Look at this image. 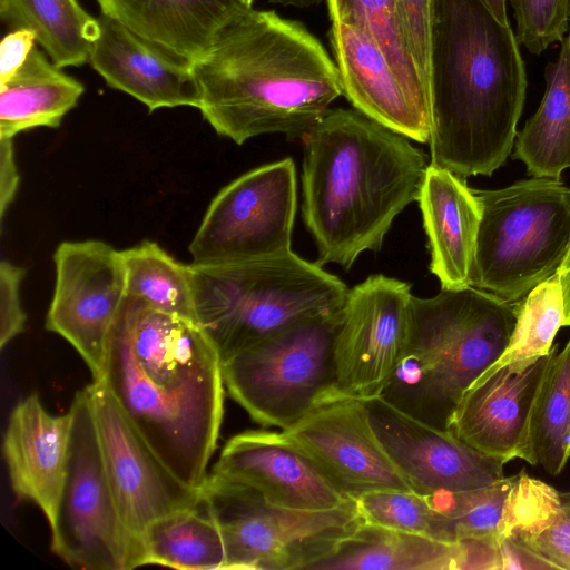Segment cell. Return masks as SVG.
<instances>
[{"label": "cell", "instance_id": "cell-1", "mask_svg": "<svg viewBox=\"0 0 570 570\" xmlns=\"http://www.w3.org/2000/svg\"><path fill=\"white\" fill-rule=\"evenodd\" d=\"M98 381L185 485L202 491L224 415L222 358L190 320L127 296Z\"/></svg>", "mask_w": 570, "mask_h": 570}, {"label": "cell", "instance_id": "cell-30", "mask_svg": "<svg viewBox=\"0 0 570 570\" xmlns=\"http://www.w3.org/2000/svg\"><path fill=\"white\" fill-rule=\"evenodd\" d=\"M570 459V338L553 353L530 410L521 460L558 476Z\"/></svg>", "mask_w": 570, "mask_h": 570}, {"label": "cell", "instance_id": "cell-10", "mask_svg": "<svg viewBox=\"0 0 570 570\" xmlns=\"http://www.w3.org/2000/svg\"><path fill=\"white\" fill-rule=\"evenodd\" d=\"M70 409L73 424L65 484L51 530V550L71 567L130 570L140 567V546L118 513L107 480L87 389Z\"/></svg>", "mask_w": 570, "mask_h": 570}, {"label": "cell", "instance_id": "cell-40", "mask_svg": "<svg viewBox=\"0 0 570 570\" xmlns=\"http://www.w3.org/2000/svg\"><path fill=\"white\" fill-rule=\"evenodd\" d=\"M19 173L14 159L13 139L0 138V217L13 202L19 187Z\"/></svg>", "mask_w": 570, "mask_h": 570}, {"label": "cell", "instance_id": "cell-19", "mask_svg": "<svg viewBox=\"0 0 570 570\" xmlns=\"http://www.w3.org/2000/svg\"><path fill=\"white\" fill-rule=\"evenodd\" d=\"M98 24L88 62L110 87L132 96L150 112L178 106L199 108L194 61L106 14H100Z\"/></svg>", "mask_w": 570, "mask_h": 570}, {"label": "cell", "instance_id": "cell-16", "mask_svg": "<svg viewBox=\"0 0 570 570\" xmlns=\"http://www.w3.org/2000/svg\"><path fill=\"white\" fill-rule=\"evenodd\" d=\"M372 429L413 492L431 495L490 485L503 463L474 450L450 431L426 424L381 396L363 400Z\"/></svg>", "mask_w": 570, "mask_h": 570}, {"label": "cell", "instance_id": "cell-7", "mask_svg": "<svg viewBox=\"0 0 570 570\" xmlns=\"http://www.w3.org/2000/svg\"><path fill=\"white\" fill-rule=\"evenodd\" d=\"M481 208L472 286L519 303L557 274L570 246V188L533 177L473 189Z\"/></svg>", "mask_w": 570, "mask_h": 570}, {"label": "cell", "instance_id": "cell-26", "mask_svg": "<svg viewBox=\"0 0 570 570\" xmlns=\"http://www.w3.org/2000/svg\"><path fill=\"white\" fill-rule=\"evenodd\" d=\"M544 68L546 91L537 111L517 134L513 159L529 175L561 180L570 168V35Z\"/></svg>", "mask_w": 570, "mask_h": 570}, {"label": "cell", "instance_id": "cell-38", "mask_svg": "<svg viewBox=\"0 0 570 570\" xmlns=\"http://www.w3.org/2000/svg\"><path fill=\"white\" fill-rule=\"evenodd\" d=\"M26 274L23 267L10 262L0 263V347L3 348L26 324L27 315L20 302V285Z\"/></svg>", "mask_w": 570, "mask_h": 570}, {"label": "cell", "instance_id": "cell-18", "mask_svg": "<svg viewBox=\"0 0 570 570\" xmlns=\"http://www.w3.org/2000/svg\"><path fill=\"white\" fill-rule=\"evenodd\" d=\"M557 350L524 367L484 371L462 395L449 431L503 464L521 459L532 402Z\"/></svg>", "mask_w": 570, "mask_h": 570}, {"label": "cell", "instance_id": "cell-12", "mask_svg": "<svg viewBox=\"0 0 570 570\" xmlns=\"http://www.w3.org/2000/svg\"><path fill=\"white\" fill-rule=\"evenodd\" d=\"M412 296L409 283L381 274L348 289L334 346L338 396H381L409 340Z\"/></svg>", "mask_w": 570, "mask_h": 570}, {"label": "cell", "instance_id": "cell-20", "mask_svg": "<svg viewBox=\"0 0 570 570\" xmlns=\"http://www.w3.org/2000/svg\"><path fill=\"white\" fill-rule=\"evenodd\" d=\"M328 40L343 96L381 125L417 142H429L428 107L406 90L382 49L353 24L332 21Z\"/></svg>", "mask_w": 570, "mask_h": 570}, {"label": "cell", "instance_id": "cell-41", "mask_svg": "<svg viewBox=\"0 0 570 570\" xmlns=\"http://www.w3.org/2000/svg\"><path fill=\"white\" fill-rule=\"evenodd\" d=\"M564 304L563 326H570V246L557 272Z\"/></svg>", "mask_w": 570, "mask_h": 570}, {"label": "cell", "instance_id": "cell-29", "mask_svg": "<svg viewBox=\"0 0 570 570\" xmlns=\"http://www.w3.org/2000/svg\"><path fill=\"white\" fill-rule=\"evenodd\" d=\"M225 562L220 530L203 501L153 521L140 537V566L216 570Z\"/></svg>", "mask_w": 570, "mask_h": 570}, {"label": "cell", "instance_id": "cell-11", "mask_svg": "<svg viewBox=\"0 0 570 570\" xmlns=\"http://www.w3.org/2000/svg\"><path fill=\"white\" fill-rule=\"evenodd\" d=\"M296 209L292 158L243 174L210 202L188 247L191 264L239 263L292 250Z\"/></svg>", "mask_w": 570, "mask_h": 570}, {"label": "cell", "instance_id": "cell-14", "mask_svg": "<svg viewBox=\"0 0 570 570\" xmlns=\"http://www.w3.org/2000/svg\"><path fill=\"white\" fill-rule=\"evenodd\" d=\"M104 470L122 523L140 546L153 521L202 501V491L174 476L98 380L86 386Z\"/></svg>", "mask_w": 570, "mask_h": 570}, {"label": "cell", "instance_id": "cell-31", "mask_svg": "<svg viewBox=\"0 0 570 570\" xmlns=\"http://www.w3.org/2000/svg\"><path fill=\"white\" fill-rule=\"evenodd\" d=\"M127 296L196 322L190 264L176 261L157 243L144 240L121 250Z\"/></svg>", "mask_w": 570, "mask_h": 570}, {"label": "cell", "instance_id": "cell-36", "mask_svg": "<svg viewBox=\"0 0 570 570\" xmlns=\"http://www.w3.org/2000/svg\"><path fill=\"white\" fill-rule=\"evenodd\" d=\"M517 23L515 38L532 55L561 42L570 27V0H509Z\"/></svg>", "mask_w": 570, "mask_h": 570}, {"label": "cell", "instance_id": "cell-25", "mask_svg": "<svg viewBox=\"0 0 570 570\" xmlns=\"http://www.w3.org/2000/svg\"><path fill=\"white\" fill-rule=\"evenodd\" d=\"M83 85L36 46L22 67L0 85V138L36 127L58 128L76 107Z\"/></svg>", "mask_w": 570, "mask_h": 570}, {"label": "cell", "instance_id": "cell-43", "mask_svg": "<svg viewBox=\"0 0 570 570\" xmlns=\"http://www.w3.org/2000/svg\"><path fill=\"white\" fill-rule=\"evenodd\" d=\"M562 499L564 502L570 507V491L561 493Z\"/></svg>", "mask_w": 570, "mask_h": 570}, {"label": "cell", "instance_id": "cell-4", "mask_svg": "<svg viewBox=\"0 0 570 570\" xmlns=\"http://www.w3.org/2000/svg\"><path fill=\"white\" fill-rule=\"evenodd\" d=\"M361 111L330 109L301 139L302 214L320 265L348 269L377 252L394 218L417 200L428 156Z\"/></svg>", "mask_w": 570, "mask_h": 570}, {"label": "cell", "instance_id": "cell-39", "mask_svg": "<svg viewBox=\"0 0 570 570\" xmlns=\"http://www.w3.org/2000/svg\"><path fill=\"white\" fill-rule=\"evenodd\" d=\"M36 42V35L29 29L11 30L3 37L0 43V85L22 67Z\"/></svg>", "mask_w": 570, "mask_h": 570}, {"label": "cell", "instance_id": "cell-22", "mask_svg": "<svg viewBox=\"0 0 570 570\" xmlns=\"http://www.w3.org/2000/svg\"><path fill=\"white\" fill-rule=\"evenodd\" d=\"M430 248V271L441 288L472 286L481 223L479 200L465 179L429 164L417 197Z\"/></svg>", "mask_w": 570, "mask_h": 570}, {"label": "cell", "instance_id": "cell-17", "mask_svg": "<svg viewBox=\"0 0 570 570\" xmlns=\"http://www.w3.org/2000/svg\"><path fill=\"white\" fill-rule=\"evenodd\" d=\"M213 474L248 485L269 502L298 510H327L345 498L284 432L245 431L232 436Z\"/></svg>", "mask_w": 570, "mask_h": 570}, {"label": "cell", "instance_id": "cell-8", "mask_svg": "<svg viewBox=\"0 0 570 570\" xmlns=\"http://www.w3.org/2000/svg\"><path fill=\"white\" fill-rule=\"evenodd\" d=\"M202 501L223 537L224 569L311 570L365 522L356 500L327 510L292 509L213 473Z\"/></svg>", "mask_w": 570, "mask_h": 570}, {"label": "cell", "instance_id": "cell-34", "mask_svg": "<svg viewBox=\"0 0 570 570\" xmlns=\"http://www.w3.org/2000/svg\"><path fill=\"white\" fill-rule=\"evenodd\" d=\"M564 304L558 275L537 285L518 304L515 325L509 344L498 361L485 371L511 365L524 367L548 355L563 326Z\"/></svg>", "mask_w": 570, "mask_h": 570}, {"label": "cell", "instance_id": "cell-44", "mask_svg": "<svg viewBox=\"0 0 570 570\" xmlns=\"http://www.w3.org/2000/svg\"><path fill=\"white\" fill-rule=\"evenodd\" d=\"M247 6L252 7L253 6V2L254 0H243Z\"/></svg>", "mask_w": 570, "mask_h": 570}, {"label": "cell", "instance_id": "cell-13", "mask_svg": "<svg viewBox=\"0 0 570 570\" xmlns=\"http://www.w3.org/2000/svg\"><path fill=\"white\" fill-rule=\"evenodd\" d=\"M53 261L56 284L46 328L68 341L97 380L127 297L121 250L97 239L62 242Z\"/></svg>", "mask_w": 570, "mask_h": 570}, {"label": "cell", "instance_id": "cell-2", "mask_svg": "<svg viewBox=\"0 0 570 570\" xmlns=\"http://www.w3.org/2000/svg\"><path fill=\"white\" fill-rule=\"evenodd\" d=\"M430 159L466 180L511 154L527 95L519 42L483 0H433Z\"/></svg>", "mask_w": 570, "mask_h": 570}, {"label": "cell", "instance_id": "cell-32", "mask_svg": "<svg viewBox=\"0 0 570 570\" xmlns=\"http://www.w3.org/2000/svg\"><path fill=\"white\" fill-rule=\"evenodd\" d=\"M518 474L465 491L425 495L442 515L452 543L480 540L500 547L510 534L509 520Z\"/></svg>", "mask_w": 570, "mask_h": 570}, {"label": "cell", "instance_id": "cell-27", "mask_svg": "<svg viewBox=\"0 0 570 570\" xmlns=\"http://www.w3.org/2000/svg\"><path fill=\"white\" fill-rule=\"evenodd\" d=\"M508 539L548 569L570 570V507L554 488L523 470L512 494Z\"/></svg>", "mask_w": 570, "mask_h": 570}, {"label": "cell", "instance_id": "cell-33", "mask_svg": "<svg viewBox=\"0 0 570 570\" xmlns=\"http://www.w3.org/2000/svg\"><path fill=\"white\" fill-rule=\"evenodd\" d=\"M332 21L355 26L384 52L410 95L430 110V97L413 58L396 0H326Z\"/></svg>", "mask_w": 570, "mask_h": 570}, {"label": "cell", "instance_id": "cell-21", "mask_svg": "<svg viewBox=\"0 0 570 570\" xmlns=\"http://www.w3.org/2000/svg\"><path fill=\"white\" fill-rule=\"evenodd\" d=\"M73 413H48L37 394L12 409L3 436V455L13 492L38 505L55 523L65 484Z\"/></svg>", "mask_w": 570, "mask_h": 570}, {"label": "cell", "instance_id": "cell-6", "mask_svg": "<svg viewBox=\"0 0 570 570\" xmlns=\"http://www.w3.org/2000/svg\"><path fill=\"white\" fill-rule=\"evenodd\" d=\"M196 323L222 362L307 318L341 308L350 288L293 250L218 265L190 264Z\"/></svg>", "mask_w": 570, "mask_h": 570}, {"label": "cell", "instance_id": "cell-42", "mask_svg": "<svg viewBox=\"0 0 570 570\" xmlns=\"http://www.w3.org/2000/svg\"><path fill=\"white\" fill-rule=\"evenodd\" d=\"M484 3L490 8L497 19L503 24L509 26L510 21L507 14V0H483Z\"/></svg>", "mask_w": 570, "mask_h": 570}, {"label": "cell", "instance_id": "cell-9", "mask_svg": "<svg viewBox=\"0 0 570 570\" xmlns=\"http://www.w3.org/2000/svg\"><path fill=\"white\" fill-rule=\"evenodd\" d=\"M342 307L296 323L222 362L225 387L255 422L286 430L338 396L334 346Z\"/></svg>", "mask_w": 570, "mask_h": 570}, {"label": "cell", "instance_id": "cell-3", "mask_svg": "<svg viewBox=\"0 0 570 570\" xmlns=\"http://www.w3.org/2000/svg\"><path fill=\"white\" fill-rule=\"evenodd\" d=\"M199 110L237 145L265 134L302 139L343 95L340 72L299 21L248 7L194 61Z\"/></svg>", "mask_w": 570, "mask_h": 570}, {"label": "cell", "instance_id": "cell-23", "mask_svg": "<svg viewBox=\"0 0 570 570\" xmlns=\"http://www.w3.org/2000/svg\"><path fill=\"white\" fill-rule=\"evenodd\" d=\"M101 13L179 55L198 60L245 9L243 0H97Z\"/></svg>", "mask_w": 570, "mask_h": 570}, {"label": "cell", "instance_id": "cell-24", "mask_svg": "<svg viewBox=\"0 0 570 570\" xmlns=\"http://www.w3.org/2000/svg\"><path fill=\"white\" fill-rule=\"evenodd\" d=\"M461 542L364 522L311 570H463Z\"/></svg>", "mask_w": 570, "mask_h": 570}, {"label": "cell", "instance_id": "cell-37", "mask_svg": "<svg viewBox=\"0 0 570 570\" xmlns=\"http://www.w3.org/2000/svg\"><path fill=\"white\" fill-rule=\"evenodd\" d=\"M409 45L430 97L433 0H396Z\"/></svg>", "mask_w": 570, "mask_h": 570}, {"label": "cell", "instance_id": "cell-5", "mask_svg": "<svg viewBox=\"0 0 570 570\" xmlns=\"http://www.w3.org/2000/svg\"><path fill=\"white\" fill-rule=\"evenodd\" d=\"M517 314L515 303L474 286L413 295L409 340L381 397L449 431L466 389L507 348Z\"/></svg>", "mask_w": 570, "mask_h": 570}, {"label": "cell", "instance_id": "cell-35", "mask_svg": "<svg viewBox=\"0 0 570 570\" xmlns=\"http://www.w3.org/2000/svg\"><path fill=\"white\" fill-rule=\"evenodd\" d=\"M365 522L452 543L442 515L425 495L385 490L356 499Z\"/></svg>", "mask_w": 570, "mask_h": 570}, {"label": "cell", "instance_id": "cell-15", "mask_svg": "<svg viewBox=\"0 0 570 570\" xmlns=\"http://www.w3.org/2000/svg\"><path fill=\"white\" fill-rule=\"evenodd\" d=\"M283 432L347 499L374 491L413 492L377 440L363 400H327Z\"/></svg>", "mask_w": 570, "mask_h": 570}, {"label": "cell", "instance_id": "cell-28", "mask_svg": "<svg viewBox=\"0 0 570 570\" xmlns=\"http://www.w3.org/2000/svg\"><path fill=\"white\" fill-rule=\"evenodd\" d=\"M0 17L11 30H31L60 68L88 62L99 33L98 19L78 0H0Z\"/></svg>", "mask_w": 570, "mask_h": 570}]
</instances>
